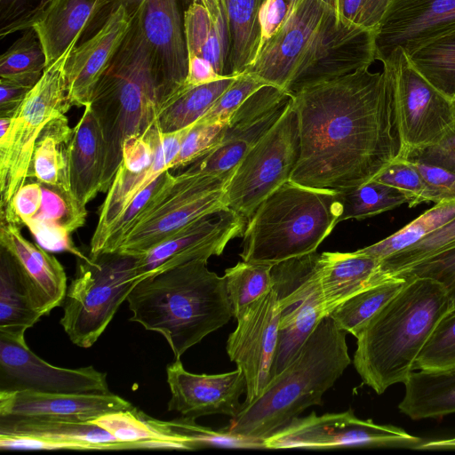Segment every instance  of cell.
Here are the masks:
<instances>
[{
  "mask_svg": "<svg viewBox=\"0 0 455 455\" xmlns=\"http://www.w3.org/2000/svg\"><path fill=\"white\" fill-rule=\"evenodd\" d=\"M299 156L291 180L333 190L372 180L397 156L389 88L369 68L292 93Z\"/></svg>",
  "mask_w": 455,
  "mask_h": 455,
  "instance_id": "1",
  "label": "cell"
},
{
  "mask_svg": "<svg viewBox=\"0 0 455 455\" xmlns=\"http://www.w3.org/2000/svg\"><path fill=\"white\" fill-rule=\"evenodd\" d=\"M367 36L338 18L337 0H296L246 71L289 92L295 80L310 84L347 71Z\"/></svg>",
  "mask_w": 455,
  "mask_h": 455,
  "instance_id": "2",
  "label": "cell"
},
{
  "mask_svg": "<svg viewBox=\"0 0 455 455\" xmlns=\"http://www.w3.org/2000/svg\"><path fill=\"white\" fill-rule=\"evenodd\" d=\"M403 289L356 337L353 364L378 395L403 384L451 304L443 287L427 277L405 278Z\"/></svg>",
  "mask_w": 455,
  "mask_h": 455,
  "instance_id": "3",
  "label": "cell"
},
{
  "mask_svg": "<svg viewBox=\"0 0 455 455\" xmlns=\"http://www.w3.org/2000/svg\"><path fill=\"white\" fill-rule=\"evenodd\" d=\"M196 259L140 280L126 300L130 321L160 333L175 360L234 316L224 276Z\"/></svg>",
  "mask_w": 455,
  "mask_h": 455,
  "instance_id": "4",
  "label": "cell"
},
{
  "mask_svg": "<svg viewBox=\"0 0 455 455\" xmlns=\"http://www.w3.org/2000/svg\"><path fill=\"white\" fill-rule=\"evenodd\" d=\"M346 333L331 316H324L293 360L258 398L242 403L221 430L263 442L307 408L321 405L323 394L351 363Z\"/></svg>",
  "mask_w": 455,
  "mask_h": 455,
  "instance_id": "5",
  "label": "cell"
},
{
  "mask_svg": "<svg viewBox=\"0 0 455 455\" xmlns=\"http://www.w3.org/2000/svg\"><path fill=\"white\" fill-rule=\"evenodd\" d=\"M164 103L149 52L132 17L124 42L86 105L100 124L105 143L100 192H107L114 180L124 140L148 132L156 124Z\"/></svg>",
  "mask_w": 455,
  "mask_h": 455,
  "instance_id": "6",
  "label": "cell"
},
{
  "mask_svg": "<svg viewBox=\"0 0 455 455\" xmlns=\"http://www.w3.org/2000/svg\"><path fill=\"white\" fill-rule=\"evenodd\" d=\"M339 192L288 180L257 207L243 235V261L276 264L316 251L339 223Z\"/></svg>",
  "mask_w": 455,
  "mask_h": 455,
  "instance_id": "7",
  "label": "cell"
},
{
  "mask_svg": "<svg viewBox=\"0 0 455 455\" xmlns=\"http://www.w3.org/2000/svg\"><path fill=\"white\" fill-rule=\"evenodd\" d=\"M137 260L119 252L77 259L60 321L72 343L88 348L101 336L140 281Z\"/></svg>",
  "mask_w": 455,
  "mask_h": 455,
  "instance_id": "8",
  "label": "cell"
},
{
  "mask_svg": "<svg viewBox=\"0 0 455 455\" xmlns=\"http://www.w3.org/2000/svg\"><path fill=\"white\" fill-rule=\"evenodd\" d=\"M76 45L45 68L12 117H0V214L26 183L37 139L46 124L71 108L64 66Z\"/></svg>",
  "mask_w": 455,
  "mask_h": 455,
  "instance_id": "9",
  "label": "cell"
},
{
  "mask_svg": "<svg viewBox=\"0 0 455 455\" xmlns=\"http://www.w3.org/2000/svg\"><path fill=\"white\" fill-rule=\"evenodd\" d=\"M232 174L170 172L115 252L139 257L197 219L226 208L224 192Z\"/></svg>",
  "mask_w": 455,
  "mask_h": 455,
  "instance_id": "10",
  "label": "cell"
},
{
  "mask_svg": "<svg viewBox=\"0 0 455 455\" xmlns=\"http://www.w3.org/2000/svg\"><path fill=\"white\" fill-rule=\"evenodd\" d=\"M399 149L396 157L436 143L455 131V103L411 64L401 49L382 61Z\"/></svg>",
  "mask_w": 455,
  "mask_h": 455,
  "instance_id": "11",
  "label": "cell"
},
{
  "mask_svg": "<svg viewBox=\"0 0 455 455\" xmlns=\"http://www.w3.org/2000/svg\"><path fill=\"white\" fill-rule=\"evenodd\" d=\"M299 156V122L291 100L234 171L225 188V207L247 222L262 201L290 180Z\"/></svg>",
  "mask_w": 455,
  "mask_h": 455,
  "instance_id": "12",
  "label": "cell"
},
{
  "mask_svg": "<svg viewBox=\"0 0 455 455\" xmlns=\"http://www.w3.org/2000/svg\"><path fill=\"white\" fill-rule=\"evenodd\" d=\"M318 255L314 252L290 259L272 267L281 315L271 379L293 360L327 315L317 273Z\"/></svg>",
  "mask_w": 455,
  "mask_h": 455,
  "instance_id": "13",
  "label": "cell"
},
{
  "mask_svg": "<svg viewBox=\"0 0 455 455\" xmlns=\"http://www.w3.org/2000/svg\"><path fill=\"white\" fill-rule=\"evenodd\" d=\"M423 440L393 425L361 419L353 411L312 412L295 418L263 441L265 449H332L339 447L418 449Z\"/></svg>",
  "mask_w": 455,
  "mask_h": 455,
  "instance_id": "14",
  "label": "cell"
},
{
  "mask_svg": "<svg viewBox=\"0 0 455 455\" xmlns=\"http://www.w3.org/2000/svg\"><path fill=\"white\" fill-rule=\"evenodd\" d=\"M0 391L48 394H107V373L92 366L67 369L34 354L25 334L0 331Z\"/></svg>",
  "mask_w": 455,
  "mask_h": 455,
  "instance_id": "15",
  "label": "cell"
},
{
  "mask_svg": "<svg viewBox=\"0 0 455 455\" xmlns=\"http://www.w3.org/2000/svg\"><path fill=\"white\" fill-rule=\"evenodd\" d=\"M280 304L273 287L235 317L237 325L227 341L229 359L244 374L246 397L244 403L258 398L272 375L278 343Z\"/></svg>",
  "mask_w": 455,
  "mask_h": 455,
  "instance_id": "16",
  "label": "cell"
},
{
  "mask_svg": "<svg viewBox=\"0 0 455 455\" xmlns=\"http://www.w3.org/2000/svg\"><path fill=\"white\" fill-rule=\"evenodd\" d=\"M117 4L124 5L140 30L165 103L183 86L188 74L178 0H111V5Z\"/></svg>",
  "mask_w": 455,
  "mask_h": 455,
  "instance_id": "17",
  "label": "cell"
},
{
  "mask_svg": "<svg viewBox=\"0 0 455 455\" xmlns=\"http://www.w3.org/2000/svg\"><path fill=\"white\" fill-rule=\"evenodd\" d=\"M246 220L228 208H222L191 222L138 257L140 280L169 268L220 255L227 244L243 236Z\"/></svg>",
  "mask_w": 455,
  "mask_h": 455,
  "instance_id": "18",
  "label": "cell"
},
{
  "mask_svg": "<svg viewBox=\"0 0 455 455\" xmlns=\"http://www.w3.org/2000/svg\"><path fill=\"white\" fill-rule=\"evenodd\" d=\"M454 31L455 0H393L376 35V60L397 49L410 56Z\"/></svg>",
  "mask_w": 455,
  "mask_h": 455,
  "instance_id": "19",
  "label": "cell"
},
{
  "mask_svg": "<svg viewBox=\"0 0 455 455\" xmlns=\"http://www.w3.org/2000/svg\"><path fill=\"white\" fill-rule=\"evenodd\" d=\"M2 450H124L131 449L91 422L0 417Z\"/></svg>",
  "mask_w": 455,
  "mask_h": 455,
  "instance_id": "20",
  "label": "cell"
},
{
  "mask_svg": "<svg viewBox=\"0 0 455 455\" xmlns=\"http://www.w3.org/2000/svg\"><path fill=\"white\" fill-rule=\"evenodd\" d=\"M191 126L172 132H163L156 126L155 155L151 164L136 172L119 165L100 208L98 222L90 243V257L95 258L103 253L115 227L134 198L161 174L172 170L183 139Z\"/></svg>",
  "mask_w": 455,
  "mask_h": 455,
  "instance_id": "21",
  "label": "cell"
},
{
  "mask_svg": "<svg viewBox=\"0 0 455 455\" xmlns=\"http://www.w3.org/2000/svg\"><path fill=\"white\" fill-rule=\"evenodd\" d=\"M167 383L171 398L167 408L182 417L196 419L202 416L224 414L235 417L246 391L241 369L220 374H196L185 370L180 359L167 365Z\"/></svg>",
  "mask_w": 455,
  "mask_h": 455,
  "instance_id": "22",
  "label": "cell"
},
{
  "mask_svg": "<svg viewBox=\"0 0 455 455\" xmlns=\"http://www.w3.org/2000/svg\"><path fill=\"white\" fill-rule=\"evenodd\" d=\"M132 24L122 4L111 5L102 27L74 47L64 66L70 106L85 107L99 80L113 61Z\"/></svg>",
  "mask_w": 455,
  "mask_h": 455,
  "instance_id": "23",
  "label": "cell"
},
{
  "mask_svg": "<svg viewBox=\"0 0 455 455\" xmlns=\"http://www.w3.org/2000/svg\"><path fill=\"white\" fill-rule=\"evenodd\" d=\"M127 400L107 394H48L0 391V417L89 422L104 414L132 410Z\"/></svg>",
  "mask_w": 455,
  "mask_h": 455,
  "instance_id": "24",
  "label": "cell"
},
{
  "mask_svg": "<svg viewBox=\"0 0 455 455\" xmlns=\"http://www.w3.org/2000/svg\"><path fill=\"white\" fill-rule=\"evenodd\" d=\"M0 246L14 260L29 295L43 315L62 304L67 293L63 266L44 249L28 241L20 227L0 221Z\"/></svg>",
  "mask_w": 455,
  "mask_h": 455,
  "instance_id": "25",
  "label": "cell"
},
{
  "mask_svg": "<svg viewBox=\"0 0 455 455\" xmlns=\"http://www.w3.org/2000/svg\"><path fill=\"white\" fill-rule=\"evenodd\" d=\"M111 12V0H54L33 26L43 45L46 67L54 63L84 34L100 28Z\"/></svg>",
  "mask_w": 455,
  "mask_h": 455,
  "instance_id": "26",
  "label": "cell"
},
{
  "mask_svg": "<svg viewBox=\"0 0 455 455\" xmlns=\"http://www.w3.org/2000/svg\"><path fill=\"white\" fill-rule=\"evenodd\" d=\"M68 156L70 191L86 206L100 192L105 163L102 131L88 106L73 128Z\"/></svg>",
  "mask_w": 455,
  "mask_h": 455,
  "instance_id": "27",
  "label": "cell"
},
{
  "mask_svg": "<svg viewBox=\"0 0 455 455\" xmlns=\"http://www.w3.org/2000/svg\"><path fill=\"white\" fill-rule=\"evenodd\" d=\"M317 273L326 315L362 290L391 276L380 270V260L353 252L318 255Z\"/></svg>",
  "mask_w": 455,
  "mask_h": 455,
  "instance_id": "28",
  "label": "cell"
},
{
  "mask_svg": "<svg viewBox=\"0 0 455 455\" xmlns=\"http://www.w3.org/2000/svg\"><path fill=\"white\" fill-rule=\"evenodd\" d=\"M399 411L413 420L455 413V366L440 371H413L403 383Z\"/></svg>",
  "mask_w": 455,
  "mask_h": 455,
  "instance_id": "29",
  "label": "cell"
},
{
  "mask_svg": "<svg viewBox=\"0 0 455 455\" xmlns=\"http://www.w3.org/2000/svg\"><path fill=\"white\" fill-rule=\"evenodd\" d=\"M292 100L288 91L264 85L234 112L222 140H241L253 146L282 116Z\"/></svg>",
  "mask_w": 455,
  "mask_h": 455,
  "instance_id": "30",
  "label": "cell"
},
{
  "mask_svg": "<svg viewBox=\"0 0 455 455\" xmlns=\"http://www.w3.org/2000/svg\"><path fill=\"white\" fill-rule=\"evenodd\" d=\"M72 131L65 115L46 124L36 140L28 178L70 190L68 150Z\"/></svg>",
  "mask_w": 455,
  "mask_h": 455,
  "instance_id": "31",
  "label": "cell"
},
{
  "mask_svg": "<svg viewBox=\"0 0 455 455\" xmlns=\"http://www.w3.org/2000/svg\"><path fill=\"white\" fill-rule=\"evenodd\" d=\"M42 316L13 259L0 246V331L25 334Z\"/></svg>",
  "mask_w": 455,
  "mask_h": 455,
  "instance_id": "32",
  "label": "cell"
},
{
  "mask_svg": "<svg viewBox=\"0 0 455 455\" xmlns=\"http://www.w3.org/2000/svg\"><path fill=\"white\" fill-rule=\"evenodd\" d=\"M265 0H228L230 76L245 72L260 48L259 11Z\"/></svg>",
  "mask_w": 455,
  "mask_h": 455,
  "instance_id": "33",
  "label": "cell"
},
{
  "mask_svg": "<svg viewBox=\"0 0 455 455\" xmlns=\"http://www.w3.org/2000/svg\"><path fill=\"white\" fill-rule=\"evenodd\" d=\"M183 29L188 56L203 58L220 76H230L229 36L197 0H193L184 12Z\"/></svg>",
  "mask_w": 455,
  "mask_h": 455,
  "instance_id": "34",
  "label": "cell"
},
{
  "mask_svg": "<svg viewBox=\"0 0 455 455\" xmlns=\"http://www.w3.org/2000/svg\"><path fill=\"white\" fill-rule=\"evenodd\" d=\"M237 76H228L197 86L183 84L164 104L157 116L156 126L163 132H172L195 124L212 107Z\"/></svg>",
  "mask_w": 455,
  "mask_h": 455,
  "instance_id": "35",
  "label": "cell"
},
{
  "mask_svg": "<svg viewBox=\"0 0 455 455\" xmlns=\"http://www.w3.org/2000/svg\"><path fill=\"white\" fill-rule=\"evenodd\" d=\"M407 279L391 275L351 296L330 314L339 328L355 336L360 334L369 321L405 285Z\"/></svg>",
  "mask_w": 455,
  "mask_h": 455,
  "instance_id": "36",
  "label": "cell"
},
{
  "mask_svg": "<svg viewBox=\"0 0 455 455\" xmlns=\"http://www.w3.org/2000/svg\"><path fill=\"white\" fill-rule=\"evenodd\" d=\"M152 425L162 434L164 439L178 450L217 446L228 448H264L263 442L235 435L221 429L215 431L196 423L195 419L182 417L170 421L150 418Z\"/></svg>",
  "mask_w": 455,
  "mask_h": 455,
  "instance_id": "37",
  "label": "cell"
},
{
  "mask_svg": "<svg viewBox=\"0 0 455 455\" xmlns=\"http://www.w3.org/2000/svg\"><path fill=\"white\" fill-rule=\"evenodd\" d=\"M455 218V199L443 200L387 237L355 251L381 260L438 229Z\"/></svg>",
  "mask_w": 455,
  "mask_h": 455,
  "instance_id": "38",
  "label": "cell"
},
{
  "mask_svg": "<svg viewBox=\"0 0 455 455\" xmlns=\"http://www.w3.org/2000/svg\"><path fill=\"white\" fill-rule=\"evenodd\" d=\"M46 68V59L34 28L24 30L0 57V78L34 87Z\"/></svg>",
  "mask_w": 455,
  "mask_h": 455,
  "instance_id": "39",
  "label": "cell"
},
{
  "mask_svg": "<svg viewBox=\"0 0 455 455\" xmlns=\"http://www.w3.org/2000/svg\"><path fill=\"white\" fill-rule=\"evenodd\" d=\"M339 192L342 207L339 222L371 218L408 203L400 190L375 180Z\"/></svg>",
  "mask_w": 455,
  "mask_h": 455,
  "instance_id": "40",
  "label": "cell"
},
{
  "mask_svg": "<svg viewBox=\"0 0 455 455\" xmlns=\"http://www.w3.org/2000/svg\"><path fill=\"white\" fill-rule=\"evenodd\" d=\"M109 432L131 449H174L151 424L149 417L135 407L104 414L89 421Z\"/></svg>",
  "mask_w": 455,
  "mask_h": 455,
  "instance_id": "41",
  "label": "cell"
},
{
  "mask_svg": "<svg viewBox=\"0 0 455 455\" xmlns=\"http://www.w3.org/2000/svg\"><path fill=\"white\" fill-rule=\"evenodd\" d=\"M414 68L435 88L455 97V31L409 56Z\"/></svg>",
  "mask_w": 455,
  "mask_h": 455,
  "instance_id": "42",
  "label": "cell"
},
{
  "mask_svg": "<svg viewBox=\"0 0 455 455\" xmlns=\"http://www.w3.org/2000/svg\"><path fill=\"white\" fill-rule=\"evenodd\" d=\"M273 266L243 260L225 270L223 276L235 318L248 305L273 289Z\"/></svg>",
  "mask_w": 455,
  "mask_h": 455,
  "instance_id": "43",
  "label": "cell"
},
{
  "mask_svg": "<svg viewBox=\"0 0 455 455\" xmlns=\"http://www.w3.org/2000/svg\"><path fill=\"white\" fill-rule=\"evenodd\" d=\"M455 249V218L417 243L380 260V270L395 275L426 259Z\"/></svg>",
  "mask_w": 455,
  "mask_h": 455,
  "instance_id": "44",
  "label": "cell"
},
{
  "mask_svg": "<svg viewBox=\"0 0 455 455\" xmlns=\"http://www.w3.org/2000/svg\"><path fill=\"white\" fill-rule=\"evenodd\" d=\"M40 184L43 189L42 205L31 220L54 226L69 234L84 226L87 214L85 205L70 190Z\"/></svg>",
  "mask_w": 455,
  "mask_h": 455,
  "instance_id": "45",
  "label": "cell"
},
{
  "mask_svg": "<svg viewBox=\"0 0 455 455\" xmlns=\"http://www.w3.org/2000/svg\"><path fill=\"white\" fill-rule=\"evenodd\" d=\"M373 180L400 190L406 196L410 208L424 203H437L436 195L409 159L395 157Z\"/></svg>",
  "mask_w": 455,
  "mask_h": 455,
  "instance_id": "46",
  "label": "cell"
},
{
  "mask_svg": "<svg viewBox=\"0 0 455 455\" xmlns=\"http://www.w3.org/2000/svg\"><path fill=\"white\" fill-rule=\"evenodd\" d=\"M455 366V311L437 325L420 352L415 370L440 371Z\"/></svg>",
  "mask_w": 455,
  "mask_h": 455,
  "instance_id": "47",
  "label": "cell"
},
{
  "mask_svg": "<svg viewBox=\"0 0 455 455\" xmlns=\"http://www.w3.org/2000/svg\"><path fill=\"white\" fill-rule=\"evenodd\" d=\"M251 147L241 140H222L220 144L183 170L192 173L217 176L232 174Z\"/></svg>",
  "mask_w": 455,
  "mask_h": 455,
  "instance_id": "48",
  "label": "cell"
},
{
  "mask_svg": "<svg viewBox=\"0 0 455 455\" xmlns=\"http://www.w3.org/2000/svg\"><path fill=\"white\" fill-rule=\"evenodd\" d=\"M267 84L265 81L250 72L245 71L238 75L233 84L197 121L228 124L234 112L249 96Z\"/></svg>",
  "mask_w": 455,
  "mask_h": 455,
  "instance_id": "49",
  "label": "cell"
},
{
  "mask_svg": "<svg viewBox=\"0 0 455 455\" xmlns=\"http://www.w3.org/2000/svg\"><path fill=\"white\" fill-rule=\"evenodd\" d=\"M227 124L200 121L193 124L183 139L172 170L185 168L220 144L224 137Z\"/></svg>",
  "mask_w": 455,
  "mask_h": 455,
  "instance_id": "50",
  "label": "cell"
},
{
  "mask_svg": "<svg viewBox=\"0 0 455 455\" xmlns=\"http://www.w3.org/2000/svg\"><path fill=\"white\" fill-rule=\"evenodd\" d=\"M53 1L0 0V38L33 28Z\"/></svg>",
  "mask_w": 455,
  "mask_h": 455,
  "instance_id": "51",
  "label": "cell"
},
{
  "mask_svg": "<svg viewBox=\"0 0 455 455\" xmlns=\"http://www.w3.org/2000/svg\"><path fill=\"white\" fill-rule=\"evenodd\" d=\"M393 0H337L338 18L346 24L377 33Z\"/></svg>",
  "mask_w": 455,
  "mask_h": 455,
  "instance_id": "52",
  "label": "cell"
},
{
  "mask_svg": "<svg viewBox=\"0 0 455 455\" xmlns=\"http://www.w3.org/2000/svg\"><path fill=\"white\" fill-rule=\"evenodd\" d=\"M395 275L403 278L427 277L439 283L445 290L455 311V249L426 259Z\"/></svg>",
  "mask_w": 455,
  "mask_h": 455,
  "instance_id": "53",
  "label": "cell"
},
{
  "mask_svg": "<svg viewBox=\"0 0 455 455\" xmlns=\"http://www.w3.org/2000/svg\"><path fill=\"white\" fill-rule=\"evenodd\" d=\"M43 200V189L39 182L25 183L14 196L9 209L0 214V221L19 227L35 218Z\"/></svg>",
  "mask_w": 455,
  "mask_h": 455,
  "instance_id": "54",
  "label": "cell"
},
{
  "mask_svg": "<svg viewBox=\"0 0 455 455\" xmlns=\"http://www.w3.org/2000/svg\"><path fill=\"white\" fill-rule=\"evenodd\" d=\"M156 134L155 124L143 135L127 138L124 142L123 159L120 164L132 172L148 168L154 159Z\"/></svg>",
  "mask_w": 455,
  "mask_h": 455,
  "instance_id": "55",
  "label": "cell"
},
{
  "mask_svg": "<svg viewBox=\"0 0 455 455\" xmlns=\"http://www.w3.org/2000/svg\"><path fill=\"white\" fill-rule=\"evenodd\" d=\"M34 235L37 243L51 251H67L77 259H84L85 255L77 248L71 239V234L54 226L36 220H29L24 224Z\"/></svg>",
  "mask_w": 455,
  "mask_h": 455,
  "instance_id": "56",
  "label": "cell"
},
{
  "mask_svg": "<svg viewBox=\"0 0 455 455\" xmlns=\"http://www.w3.org/2000/svg\"><path fill=\"white\" fill-rule=\"evenodd\" d=\"M409 160L417 168L428 187L435 192L437 203L455 199V172L420 161Z\"/></svg>",
  "mask_w": 455,
  "mask_h": 455,
  "instance_id": "57",
  "label": "cell"
},
{
  "mask_svg": "<svg viewBox=\"0 0 455 455\" xmlns=\"http://www.w3.org/2000/svg\"><path fill=\"white\" fill-rule=\"evenodd\" d=\"M405 159L420 161L455 172V131L436 143L412 153Z\"/></svg>",
  "mask_w": 455,
  "mask_h": 455,
  "instance_id": "58",
  "label": "cell"
},
{
  "mask_svg": "<svg viewBox=\"0 0 455 455\" xmlns=\"http://www.w3.org/2000/svg\"><path fill=\"white\" fill-rule=\"evenodd\" d=\"M292 0H265L259 11L260 48L279 30L287 19Z\"/></svg>",
  "mask_w": 455,
  "mask_h": 455,
  "instance_id": "59",
  "label": "cell"
},
{
  "mask_svg": "<svg viewBox=\"0 0 455 455\" xmlns=\"http://www.w3.org/2000/svg\"><path fill=\"white\" fill-rule=\"evenodd\" d=\"M33 87L0 78V117H12Z\"/></svg>",
  "mask_w": 455,
  "mask_h": 455,
  "instance_id": "60",
  "label": "cell"
},
{
  "mask_svg": "<svg viewBox=\"0 0 455 455\" xmlns=\"http://www.w3.org/2000/svg\"><path fill=\"white\" fill-rule=\"evenodd\" d=\"M226 76H220L208 60L196 56H188V74L184 85L197 86Z\"/></svg>",
  "mask_w": 455,
  "mask_h": 455,
  "instance_id": "61",
  "label": "cell"
},
{
  "mask_svg": "<svg viewBox=\"0 0 455 455\" xmlns=\"http://www.w3.org/2000/svg\"><path fill=\"white\" fill-rule=\"evenodd\" d=\"M209 12L212 20L229 36L228 0H197Z\"/></svg>",
  "mask_w": 455,
  "mask_h": 455,
  "instance_id": "62",
  "label": "cell"
},
{
  "mask_svg": "<svg viewBox=\"0 0 455 455\" xmlns=\"http://www.w3.org/2000/svg\"><path fill=\"white\" fill-rule=\"evenodd\" d=\"M454 103H455V97L453 98Z\"/></svg>",
  "mask_w": 455,
  "mask_h": 455,
  "instance_id": "63",
  "label": "cell"
},
{
  "mask_svg": "<svg viewBox=\"0 0 455 455\" xmlns=\"http://www.w3.org/2000/svg\"><path fill=\"white\" fill-rule=\"evenodd\" d=\"M293 2H295L296 0H292Z\"/></svg>",
  "mask_w": 455,
  "mask_h": 455,
  "instance_id": "64",
  "label": "cell"
}]
</instances>
